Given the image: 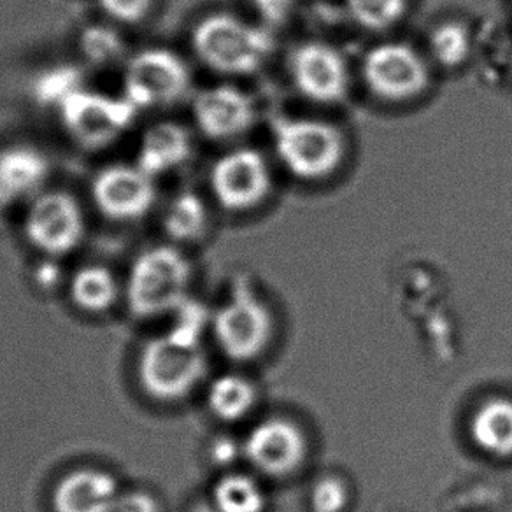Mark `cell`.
I'll return each mask as SVG.
<instances>
[{"label":"cell","mask_w":512,"mask_h":512,"mask_svg":"<svg viewBox=\"0 0 512 512\" xmlns=\"http://www.w3.org/2000/svg\"><path fill=\"white\" fill-rule=\"evenodd\" d=\"M193 53L207 69L246 78L260 71L276 50L274 32L232 13H211L192 30Z\"/></svg>","instance_id":"1"},{"label":"cell","mask_w":512,"mask_h":512,"mask_svg":"<svg viewBox=\"0 0 512 512\" xmlns=\"http://www.w3.org/2000/svg\"><path fill=\"white\" fill-rule=\"evenodd\" d=\"M272 146L279 164L302 181H323L341 169L348 141L341 127L320 118L276 116Z\"/></svg>","instance_id":"2"},{"label":"cell","mask_w":512,"mask_h":512,"mask_svg":"<svg viewBox=\"0 0 512 512\" xmlns=\"http://www.w3.org/2000/svg\"><path fill=\"white\" fill-rule=\"evenodd\" d=\"M192 264L181 249L153 246L144 249L130 267L127 279L128 311L141 320L171 316L190 297Z\"/></svg>","instance_id":"3"},{"label":"cell","mask_w":512,"mask_h":512,"mask_svg":"<svg viewBox=\"0 0 512 512\" xmlns=\"http://www.w3.org/2000/svg\"><path fill=\"white\" fill-rule=\"evenodd\" d=\"M207 360L202 346H188L158 335L139 355L137 376L144 393L162 404H176L190 397L206 376Z\"/></svg>","instance_id":"4"},{"label":"cell","mask_w":512,"mask_h":512,"mask_svg":"<svg viewBox=\"0 0 512 512\" xmlns=\"http://www.w3.org/2000/svg\"><path fill=\"white\" fill-rule=\"evenodd\" d=\"M192 88V72L176 51L146 48L123 64L121 95L136 107L164 109L185 99Z\"/></svg>","instance_id":"5"},{"label":"cell","mask_w":512,"mask_h":512,"mask_svg":"<svg viewBox=\"0 0 512 512\" xmlns=\"http://www.w3.org/2000/svg\"><path fill=\"white\" fill-rule=\"evenodd\" d=\"M65 134L81 150L100 151L118 143L137 118L136 107L123 95L83 88L57 111Z\"/></svg>","instance_id":"6"},{"label":"cell","mask_w":512,"mask_h":512,"mask_svg":"<svg viewBox=\"0 0 512 512\" xmlns=\"http://www.w3.org/2000/svg\"><path fill=\"white\" fill-rule=\"evenodd\" d=\"M363 85L384 102H407L420 97L432 81L430 58L399 41L377 43L363 55Z\"/></svg>","instance_id":"7"},{"label":"cell","mask_w":512,"mask_h":512,"mask_svg":"<svg viewBox=\"0 0 512 512\" xmlns=\"http://www.w3.org/2000/svg\"><path fill=\"white\" fill-rule=\"evenodd\" d=\"M214 200L230 213L262 206L274 188L272 165L262 151L249 146L223 153L209 172Z\"/></svg>","instance_id":"8"},{"label":"cell","mask_w":512,"mask_h":512,"mask_svg":"<svg viewBox=\"0 0 512 512\" xmlns=\"http://www.w3.org/2000/svg\"><path fill=\"white\" fill-rule=\"evenodd\" d=\"M211 327L221 351L235 362L262 355L274 330L269 309L244 281L235 285L227 302L216 311Z\"/></svg>","instance_id":"9"},{"label":"cell","mask_w":512,"mask_h":512,"mask_svg":"<svg viewBox=\"0 0 512 512\" xmlns=\"http://www.w3.org/2000/svg\"><path fill=\"white\" fill-rule=\"evenodd\" d=\"M30 246L48 258H60L79 248L86 234L83 207L72 193L46 190L30 200L23 220Z\"/></svg>","instance_id":"10"},{"label":"cell","mask_w":512,"mask_h":512,"mask_svg":"<svg viewBox=\"0 0 512 512\" xmlns=\"http://www.w3.org/2000/svg\"><path fill=\"white\" fill-rule=\"evenodd\" d=\"M288 76L300 97L320 104L337 106L351 92L348 58L339 48L325 41H306L293 48L288 58Z\"/></svg>","instance_id":"11"},{"label":"cell","mask_w":512,"mask_h":512,"mask_svg":"<svg viewBox=\"0 0 512 512\" xmlns=\"http://www.w3.org/2000/svg\"><path fill=\"white\" fill-rule=\"evenodd\" d=\"M192 116L202 136L216 143H228L255 127L258 102L241 86L220 83L193 95Z\"/></svg>","instance_id":"12"},{"label":"cell","mask_w":512,"mask_h":512,"mask_svg":"<svg viewBox=\"0 0 512 512\" xmlns=\"http://www.w3.org/2000/svg\"><path fill=\"white\" fill-rule=\"evenodd\" d=\"M92 200L107 220H141L157 204V183L137 164L107 165L93 178Z\"/></svg>","instance_id":"13"},{"label":"cell","mask_w":512,"mask_h":512,"mask_svg":"<svg viewBox=\"0 0 512 512\" xmlns=\"http://www.w3.org/2000/svg\"><path fill=\"white\" fill-rule=\"evenodd\" d=\"M244 455L267 476H290L306 456V439L292 421L272 418L258 423L244 442Z\"/></svg>","instance_id":"14"},{"label":"cell","mask_w":512,"mask_h":512,"mask_svg":"<svg viewBox=\"0 0 512 512\" xmlns=\"http://www.w3.org/2000/svg\"><path fill=\"white\" fill-rule=\"evenodd\" d=\"M121 488L106 470L78 469L65 474L51 493L53 512H116Z\"/></svg>","instance_id":"15"},{"label":"cell","mask_w":512,"mask_h":512,"mask_svg":"<svg viewBox=\"0 0 512 512\" xmlns=\"http://www.w3.org/2000/svg\"><path fill=\"white\" fill-rule=\"evenodd\" d=\"M50 160L43 151L27 144H16L0 151V207L32 200L50 176Z\"/></svg>","instance_id":"16"},{"label":"cell","mask_w":512,"mask_h":512,"mask_svg":"<svg viewBox=\"0 0 512 512\" xmlns=\"http://www.w3.org/2000/svg\"><path fill=\"white\" fill-rule=\"evenodd\" d=\"M193 157V137L178 121H158L144 130L137 146L136 164L151 178L178 171Z\"/></svg>","instance_id":"17"},{"label":"cell","mask_w":512,"mask_h":512,"mask_svg":"<svg viewBox=\"0 0 512 512\" xmlns=\"http://www.w3.org/2000/svg\"><path fill=\"white\" fill-rule=\"evenodd\" d=\"M470 437L488 455L512 456V400L491 399L477 407L470 421Z\"/></svg>","instance_id":"18"},{"label":"cell","mask_w":512,"mask_h":512,"mask_svg":"<svg viewBox=\"0 0 512 512\" xmlns=\"http://www.w3.org/2000/svg\"><path fill=\"white\" fill-rule=\"evenodd\" d=\"M69 297L83 313H107L118 302L120 285L113 272L104 265H86L74 272L69 283Z\"/></svg>","instance_id":"19"},{"label":"cell","mask_w":512,"mask_h":512,"mask_svg":"<svg viewBox=\"0 0 512 512\" xmlns=\"http://www.w3.org/2000/svg\"><path fill=\"white\" fill-rule=\"evenodd\" d=\"M162 225L172 241L181 244L200 241L211 225L206 200L193 190L179 192L165 207Z\"/></svg>","instance_id":"20"},{"label":"cell","mask_w":512,"mask_h":512,"mask_svg":"<svg viewBox=\"0 0 512 512\" xmlns=\"http://www.w3.org/2000/svg\"><path fill=\"white\" fill-rule=\"evenodd\" d=\"M255 386L239 374L216 377L207 388V407L220 421H239L255 406Z\"/></svg>","instance_id":"21"},{"label":"cell","mask_w":512,"mask_h":512,"mask_svg":"<svg viewBox=\"0 0 512 512\" xmlns=\"http://www.w3.org/2000/svg\"><path fill=\"white\" fill-rule=\"evenodd\" d=\"M83 88H86L85 74L78 65L57 64L37 74L30 86V93L37 106L58 111L74 93Z\"/></svg>","instance_id":"22"},{"label":"cell","mask_w":512,"mask_h":512,"mask_svg":"<svg viewBox=\"0 0 512 512\" xmlns=\"http://www.w3.org/2000/svg\"><path fill=\"white\" fill-rule=\"evenodd\" d=\"M472 53V34L463 22L444 20L430 30L428 58L444 69L462 67Z\"/></svg>","instance_id":"23"},{"label":"cell","mask_w":512,"mask_h":512,"mask_svg":"<svg viewBox=\"0 0 512 512\" xmlns=\"http://www.w3.org/2000/svg\"><path fill=\"white\" fill-rule=\"evenodd\" d=\"M211 502L220 512H262L265 495L255 479L234 472L214 484Z\"/></svg>","instance_id":"24"},{"label":"cell","mask_w":512,"mask_h":512,"mask_svg":"<svg viewBox=\"0 0 512 512\" xmlns=\"http://www.w3.org/2000/svg\"><path fill=\"white\" fill-rule=\"evenodd\" d=\"M79 53L85 62L97 69L120 64L127 57V43L118 30L95 23L79 34Z\"/></svg>","instance_id":"25"},{"label":"cell","mask_w":512,"mask_h":512,"mask_svg":"<svg viewBox=\"0 0 512 512\" xmlns=\"http://www.w3.org/2000/svg\"><path fill=\"white\" fill-rule=\"evenodd\" d=\"M411 0H346L351 20L369 32L397 27L409 11Z\"/></svg>","instance_id":"26"},{"label":"cell","mask_w":512,"mask_h":512,"mask_svg":"<svg viewBox=\"0 0 512 512\" xmlns=\"http://www.w3.org/2000/svg\"><path fill=\"white\" fill-rule=\"evenodd\" d=\"M171 316V327L165 334L188 346H200L207 327L213 323V316L207 307L193 297L183 300Z\"/></svg>","instance_id":"27"},{"label":"cell","mask_w":512,"mask_h":512,"mask_svg":"<svg viewBox=\"0 0 512 512\" xmlns=\"http://www.w3.org/2000/svg\"><path fill=\"white\" fill-rule=\"evenodd\" d=\"M314 512H342L348 505V488L337 477H323L311 493Z\"/></svg>","instance_id":"28"},{"label":"cell","mask_w":512,"mask_h":512,"mask_svg":"<svg viewBox=\"0 0 512 512\" xmlns=\"http://www.w3.org/2000/svg\"><path fill=\"white\" fill-rule=\"evenodd\" d=\"M99 6L113 22L136 25L148 18L155 0H99Z\"/></svg>","instance_id":"29"},{"label":"cell","mask_w":512,"mask_h":512,"mask_svg":"<svg viewBox=\"0 0 512 512\" xmlns=\"http://www.w3.org/2000/svg\"><path fill=\"white\" fill-rule=\"evenodd\" d=\"M256 13V22L265 29H281L292 20L299 0H251Z\"/></svg>","instance_id":"30"},{"label":"cell","mask_w":512,"mask_h":512,"mask_svg":"<svg viewBox=\"0 0 512 512\" xmlns=\"http://www.w3.org/2000/svg\"><path fill=\"white\" fill-rule=\"evenodd\" d=\"M116 512H164L162 502L151 491H121Z\"/></svg>","instance_id":"31"},{"label":"cell","mask_w":512,"mask_h":512,"mask_svg":"<svg viewBox=\"0 0 512 512\" xmlns=\"http://www.w3.org/2000/svg\"><path fill=\"white\" fill-rule=\"evenodd\" d=\"M36 281L44 290H51L60 281V269L53 262L41 265L36 272Z\"/></svg>","instance_id":"32"},{"label":"cell","mask_w":512,"mask_h":512,"mask_svg":"<svg viewBox=\"0 0 512 512\" xmlns=\"http://www.w3.org/2000/svg\"><path fill=\"white\" fill-rule=\"evenodd\" d=\"M234 442L220 441L214 444L213 460L214 462L228 463L234 458Z\"/></svg>","instance_id":"33"},{"label":"cell","mask_w":512,"mask_h":512,"mask_svg":"<svg viewBox=\"0 0 512 512\" xmlns=\"http://www.w3.org/2000/svg\"><path fill=\"white\" fill-rule=\"evenodd\" d=\"M190 512H220L214 507L213 502H199V504L192 505Z\"/></svg>","instance_id":"34"}]
</instances>
